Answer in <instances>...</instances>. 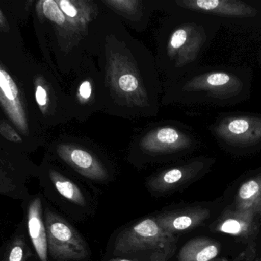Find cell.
I'll return each instance as SVG.
<instances>
[{"mask_svg":"<svg viewBox=\"0 0 261 261\" xmlns=\"http://www.w3.org/2000/svg\"><path fill=\"white\" fill-rule=\"evenodd\" d=\"M84 50L99 70L104 113L127 120L158 114L163 82L154 56L116 15L105 12L95 20Z\"/></svg>","mask_w":261,"mask_h":261,"instance_id":"cell-1","label":"cell"},{"mask_svg":"<svg viewBox=\"0 0 261 261\" xmlns=\"http://www.w3.org/2000/svg\"><path fill=\"white\" fill-rule=\"evenodd\" d=\"M202 14L173 10L161 18L156 35L155 62L164 81H174L196 68L210 40Z\"/></svg>","mask_w":261,"mask_h":261,"instance_id":"cell-2","label":"cell"},{"mask_svg":"<svg viewBox=\"0 0 261 261\" xmlns=\"http://www.w3.org/2000/svg\"><path fill=\"white\" fill-rule=\"evenodd\" d=\"M243 83L237 77L220 70L197 67L174 81L163 82L161 104L191 105L202 101L225 100L237 96Z\"/></svg>","mask_w":261,"mask_h":261,"instance_id":"cell-3","label":"cell"},{"mask_svg":"<svg viewBox=\"0 0 261 261\" xmlns=\"http://www.w3.org/2000/svg\"><path fill=\"white\" fill-rule=\"evenodd\" d=\"M196 138L182 122L164 121L143 128L130 143V159L149 162L176 159L196 147Z\"/></svg>","mask_w":261,"mask_h":261,"instance_id":"cell-4","label":"cell"},{"mask_svg":"<svg viewBox=\"0 0 261 261\" xmlns=\"http://www.w3.org/2000/svg\"><path fill=\"white\" fill-rule=\"evenodd\" d=\"M38 11L47 26L58 68L64 75L75 74L86 53L85 38L67 19L56 0L38 2Z\"/></svg>","mask_w":261,"mask_h":261,"instance_id":"cell-5","label":"cell"},{"mask_svg":"<svg viewBox=\"0 0 261 261\" xmlns=\"http://www.w3.org/2000/svg\"><path fill=\"white\" fill-rule=\"evenodd\" d=\"M174 234L163 229L156 218L147 219L122 231L116 238L114 254L144 261H168L176 251Z\"/></svg>","mask_w":261,"mask_h":261,"instance_id":"cell-6","label":"cell"},{"mask_svg":"<svg viewBox=\"0 0 261 261\" xmlns=\"http://www.w3.org/2000/svg\"><path fill=\"white\" fill-rule=\"evenodd\" d=\"M68 94L73 119L84 123L96 113L105 110L102 81L94 60L84 54Z\"/></svg>","mask_w":261,"mask_h":261,"instance_id":"cell-7","label":"cell"},{"mask_svg":"<svg viewBox=\"0 0 261 261\" xmlns=\"http://www.w3.org/2000/svg\"><path fill=\"white\" fill-rule=\"evenodd\" d=\"M51 151L57 158L90 180L105 182L108 167L94 144L74 136H64L53 143Z\"/></svg>","mask_w":261,"mask_h":261,"instance_id":"cell-8","label":"cell"},{"mask_svg":"<svg viewBox=\"0 0 261 261\" xmlns=\"http://www.w3.org/2000/svg\"><path fill=\"white\" fill-rule=\"evenodd\" d=\"M48 254L58 261H83L90 256L84 238L64 218L47 208L44 212Z\"/></svg>","mask_w":261,"mask_h":261,"instance_id":"cell-9","label":"cell"},{"mask_svg":"<svg viewBox=\"0 0 261 261\" xmlns=\"http://www.w3.org/2000/svg\"><path fill=\"white\" fill-rule=\"evenodd\" d=\"M34 91L44 125L52 127L73 119L68 94L62 90L55 75L45 69L37 74L34 80Z\"/></svg>","mask_w":261,"mask_h":261,"instance_id":"cell-10","label":"cell"},{"mask_svg":"<svg viewBox=\"0 0 261 261\" xmlns=\"http://www.w3.org/2000/svg\"><path fill=\"white\" fill-rule=\"evenodd\" d=\"M158 11L187 10L206 15L254 17L257 14L255 8L238 0H158Z\"/></svg>","mask_w":261,"mask_h":261,"instance_id":"cell-11","label":"cell"},{"mask_svg":"<svg viewBox=\"0 0 261 261\" xmlns=\"http://www.w3.org/2000/svg\"><path fill=\"white\" fill-rule=\"evenodd\" d=\"M213 130L218 138L231 145H255L261 141V118L229 116L216 123Z\"/></svg>","mask_w":261,"mask_h":261,"instance_id":"cell-12","label":"cell"},{"mask_svg":"<svg viewBox=\"0 0 261 261\" xmlns=\"http://www.w3.org/2000/svg\"><path fill=\"white\" fill-rule=\"evenodd\" d=\"M107 12L116 15L124 25L143 32L148 27L150 18L158 10V0H99Z\"/></svg>","mask_w":261,"mask_h":261,"instance_id":"cell-13","label":"cell"},{"mask_svg":"<svg viewBox=\"0 0 261 261\" xmlns=\"http://www.w3.org/2000/svg\"><path fill=\"white\" fill-rule=\"evenodd\" d=\"M0 105L9 121L23 135L29 136L30 126L22 93L13 78L0 64Z\"/></svg>","mask_w":261,"mask_h":261,"instance_id":"cell-14","label":"cell"},{"mask_svg":"<svg viewBox=\"0 0 261 261\" xmlns=\"http://www.w3.org/2000/svg\"><path fill=\"white\" fill-rule=\"evenodd\" d=\"M208 164L205 159H196L165 169L151 176L148 188L154 193H164L177 189L197 178Z\"/></svg>","mask_w":261,"mask_h":261,"instance_id":"cell-15","label":"cell"},{"mask_svg":"<svg viewBox=\"0 0 261 261\" xmlns=\"http://www.w3.org/2000/svg\"><path fill=\"white\" fill-rule=\"evenodd\" d=\"M63 13L84 38L89 28L103 13L99 0H56Z\"/></svg>","mask_w":261,"mask_h":261,"instance_id":"cell-16","label":"cell"},{"mask_svg":"<svg viewBox=\"0 0 261 261\" xmlns=\"http://www.w3.org/2000/svg\"><path fill=\"white\" fill-rule=\"evenodd\" d=\"M258 216L248 211H226L215 224L214 230L234 237L248 239L257 232Z\"/></svg>","mask_w":261,"mask_h":261,"instance_id":"cell-17","label":"cell"},{"mask_svg":"<svg viewBox=\"0 0 261 261\" xmlns=\"http://www.w3.org/2000/svg\"><path fill=\"white\" fill-rule=\"evenodd\" d=\"M210 216L208 209L190 208L161 215L156 218L158 225L170 234L190 231L202 225Z\"/></svg>","mask_w":261,"mask_h":261,"instance_id":"cell-18","label":"cell"},{"mask_svg":"<svg viewBox=\"0 0 261 261\" xmlns=\"http://www.w3.org/2000/svg\"><path fill=\"white\" fill-rule=\"evenodd\" d=\"M42 214L41 199L35 198L28 208V231L40 261H48L47 231Z\"/></svg>","mask_w":261,"mask_h":261,"instance_id":"cell-19","label":"cell"},{"mask_svg":"<svg viewBox=\"0 0 261 261\" xmlns=\"http://www.w3.org/2000/svg\"><path fill=\"white\" fill-rule=\"evenodd\" d=\"M220 245L208 238H196L186 243L178 254L177 261H211L220 253Z\"/></svg>","mask_w":261,"mask_h":261,"instance_id":"cell-20","label":"cell"},{"mask_svg":"<svg viewBox=\"0 0 261 261\" xmlns=\"http://www.w3.org/2000/svg\"><path fill=\"white\" fill-rule=\"evenodd\" d=\"M234 209L261 216V175L241 185L236 195Z\"/></svg>","mask_w":261,"mask_h":261,"instance_id":"cell-21","label":"cell"},{"mask_svg":"<svg viewBox=\"0 0 261 261\" xmlns=\"http://www.w3.org/2000/svg\"><path fill=\"white\" fill-rule=\"evenodd\" d=\"M48 176L57 191L63 197L80 206H84L86 205L87 202L82 192L70 179L52 167L49 168Z\"/></svg>","mask_w":261,"mask_h":261,"instance_id":"cell-22","label":"cell"},{"mask_svg":"<svg viewBox=\"0 0 261 261\" xmlns=\"http://www.w3.org/2000/svg\"><path fill=\"white\" fill-rule=\"evenodd\" d=\"M29 248L24 238L18 236L9 245L5 254L4 261H27Z\"/></svg>","mask_w":261,"mask_h":261,"instance_id":"cell-23","label":"cell"},{"mask_svg":"<svg viewBox=\"0 0 261 261\" xmlns=\"http://www.w3.org/2000/svg\"><path fill=\"white\" fill-rule=\"evenodd\" d=\"M17 185L14 179L0 169V195L13 197L16 194Z\"/></svg>","mask_w":261,"mask_h":261,"instance_id":"cell-24","label":"cell"},{"mask_svg":"<svg viewBox=\"0 0 261 261\" xmlns=\"http://www.w3.org/2000/svg\"><path fill=\"white\" fill-rule=\"evenodd\" d=\"M0 134L5 139L15 144H21L23 141L15 129L12 128V127L5 121H0Z\"/></svg>","mask_w":261,"mask_h":261,"instance_id":"cell-25","label":"cell"},{"mask_svg":"<svg viewBox=\"0 0 261 261\" xmlns=\"http://www.w3.org/2000/svg\"><path fill=\"white\" fill-rule=\"evenodd\" d=\"M245 255H246V254H245V252L242 253V254H240V255L239 256V257H236L234 260H233L232 261H242L243 260L244 258L245 257ZM211 261H229L228 260H226V259H216V260H213Z\"/></svg>","mask_w":261,"mask_h":261,"instance_id":"cell-26","label":"cell"},{"mask_svg":"<svg viewBox=\"0 0 261 261\" xmlns=\"http://www.w3.org/2000/svg\"><path fill=\"white\" fill-rule=\"evenodd\" d=\"M110 261H133L130 260H128V259H122V258H114L111 259Z\"/></svg>","mask_w":261,"mask_h":261,"instance_id":"cell-27","label":"cell"},{"mask_svg":"<svg viewBox=\"0 0 261 261\" xmlns=\"http://www.w3.org/2000/svg\"><path fill=\"white\" fill-rule=\"evenodd\" d=\"M5 19L3 18V15L0 12V25H4Z\"/></svg>","mask_w":261,"mask_h":261,"instance_id":"cell-28","label":"cell"},{"mask_svg":"<svg viewBox=\"0 0 261 261\" xmlns=\"http://www.w3.org/2000/svg\"><path fill=\"white\" fill-rule=\"evenodd\" d=\"M255 261H261V260H260V259H257Z\"/></svg>","mask_w":261,"mask_h":261,"instance_id":"cell-29","label":"cell"}]
</instances>
